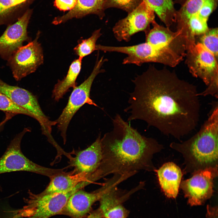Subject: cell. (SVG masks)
<instances>
[{
  "label": "cell",
  "instance_id": "cell-10",
  "mask_svg": "<svg viewBox=\"0 0 218 218\" xmlns=\"http://www.w3.org/2000/svg\"><path fill=\"white\" fill-rule=\"evenodd\" d=\"M124 180L123 176L115 174L94 191L89 193L82 189L77 190L69 198L59 214L66 215L71 218H83L90 212L93 204L99 200L104 193Z\"/></svg>",
  "mask_w": 218,
  "mask_h": 218
},
{
  "label": "cell",
  "instance_id": "cell-24",
  "mask_svg": "<svg viewBox=\"0 0 218 218\" xmlns=\"http://www.w3.org/2000/svg\"><path fill=\"white\" fill-rule=\"evenodd\" d=\"M205 0H187L177 12L176 22H183L192 15L198 14Z\"/></svg>",
  "mask_w": 218,
  "mask_h": 218
},
{
  "label": "cell",
  "instance_id": "cell-25",
  "mask_svg": "<svg viewBox=\"0 0 218 218\" xmlns=\"http://www.w3.org/2000/svg\"><path fill=\"white\" fill-rule=\"evenodd\" d=\"M218 28H209L200 35V42L218 59Z\"/></svg>",
  "mask_w": 218,
  "mask_h": 218
},
{
  "label": "cell",
  "instance_id": "cell-8",
  "mask_svg": "<svg viewBox=\"0 0 218 218\" xmlns=\"http://www.w3.org/2000/svg\"><path fill=\"white\" fill-rule=\"evenodd\" d=\"M40 34L38 31L34 39L19 48L7 61V65L16 81L34 72L43 63V50L38 41Z\"/></svg>",
  "mask_w": 218,
  "mask_h": 218
},
{
  "label": "cell",
  "instance_id": "cell-3",
  "mask_svg": "<svg viewBox=\"0 0 218 218\" xmlns=\"http://www.w3.org/2000/svg\"><path fill=\"white\" fill-rule=\"evenodd\" d=\"M213 104L207 119L195 134L183 142L170 144L183 156L185 173L193 175L202 170H218V102Z\"/></svg>",
  "mask_w": 218,
  "mask_h": 218
},
{
  "label": "cell",
  "instance_id": "cell-2",
  "mask_svg": "<svg viewBox=\"0 0 218 218\" xmlns=\"http://www.w3.org/2000/svg\"><path fill=\"white\" fill-rule=\"evenodd\" d=\"M112 123L113 130L101 138L102 158L94 172L97 180L111 174L155 171L153 156L163 146L155 139L141 135L118 114Z\"/></svg>",
  "mask_w": 218,
  "mask_h": 218
},
{
  "label": "cell",
  "instance_id": "cell-30",
  "mask_svg": "<svg viewBox=\"0 0 218 218\" xmlns=\"http://www.w3.org/2000/svg\"><path fill=\"white\" fill-rule=\"evenodd\" d=\"M83 218H103L102 214L99 208L91 212Z\"/></svg>",
  "mask_w": 218,
  "mask_h": 218
},
{
  "label": "cell",
  "instance_id": "cell-19",
  "mask_svg": "<svg viewBox=\"0 0 218 218\" xmlns=\"http://www.w3.org/2000/svg\"><path fill=\"white\" fill-rule=\"evenodd\" d=\"M91 176L85 173L69 174L64 172L56 174L50 178L48 185L41 193L47 194L65 192L82 182L89 179L92 180Z\"/></svg>",
  "mask_w": 218,
  "mask_h": 218
},
{
  "label": "cell",
  "instance_id": "cell-16",
  "mask_svg": "<svg viewBox=\"0 0 218 218\" xmlns=\"http://www.w3.org/2000/svg\"><path fill=\"white\" fill-rule=\"evenodd\" d=\"M151 24L153 28L144 32L145 42L152 45H187V38L181 29L177 28L176 31H173L169 28L159 25L155 20Z\"/></svg>",
  "mask_w": 218,
  "mask_h": 218
},
{
  "label": "cell",
  "instance_id": "cell-31",
  "mask_svg": "<svg viewBox=\"0 0 218 218\" xmlns=\"http://www.w3.org/2000/svg\"><path fill=\"white\" fill-rule=\"evenodd\" d=\"M1 127V125H0V128Z\"/></svg>",
  "mask_w": 218,
  "mask_h": 218
},
{
  "label": "cell",
  "instance_id": "cell-20",
  "mask_svg": "<svg viewBox=\"0 0 218 218\" xmlns=\"http://www.w3.org/2000/svg\"><path fill=\"white\" fill-rule=\"evenodd\" d=\"M34 0H0V26L15 22L29 8Z\"/></svg>",
  "mask_w": 218,
  "mask_h": 218
},
{
  "label": "cell",
  "instance_id": "cell-7",
  "mask_svg": "<svg viewBox=\"0 0 218 218\" xmlns=\"http://www.w3.org/2000/svg\"><path fill=\"white\" fill-rule=\"evenodd\" d=\"M186 62L191 74L207 86L218 85V59L200 42L187 47Z\"/></svg>",
  "mask_w": 218,
  "mask_h": 218
},
{
  "label": "cell",
  "instance_id": "cell-15",
  "mask_svg": "<svg viewBox=\"0 0 218 218\" xmlns=\"http://www.w3.org/2000/svg\"><path fill=\"white\" fill-rule=\"evenodd\" d=\"M101 137L87 148L79 151L73 159V173H85L91 175L99 166L102 158Z\"/></svg>",
  "mask_w": 218,
  "mask_h": 218
},
{
  "label": "cell",
  "instance_id": "cell-22",
  "mask_svg": "<svg viewBox=\"0 0 218 218\" xmlns=\"http://www.w3.org/2000/svg\"><path fill=\"white\" fill-rule=\"evenodd\" d=\"M155 12L160 19L169 28L176 22L177 12L172 0H142Z\"/></svg>",
  "mask_w": 218,
  "mask_h": 218
},
{
  "label": "cell",
  "instance_id": "cell-26",
  "mask_svg": "<svg viewBox=\"0 0 218 218\" xmlns=\"http://www.w3.org/2000/svg\"><path fill=\"white\" fill-rule=\"evenodd\" d=\"M142 2V0H105L104 10L115 8L123 10L129 13L132 11Z\"/></svg>",
  "mask_w": 218,
  "mask_h": 218
},
{
  "label": "cell",
  "instance_id": "cell-28",
  "mask_svg": "<svg viewBox=\"0 0 218 218\" xmlns=\"http://www.w3.org/2000/svg\"><path fill=\"white\" fill-rule=\"evenodd\" d=\"M217 0H205L197 14L200 18L207 21L208 18L216 8Z\"/></svg>",
  "mask_w": 218,
  "mask_h": 218
},
{
  "label": "cell",
  "instance_id": "cell-17",
  "mask_svg": "<svg viewBox=\"0 0 218 218\" xmlns=\"http://www.w3.org/2000/svg\"><path fill=\"white\" fill-rule=\"evenodd\" d=\"M156 171L159 184L165 196L169 198H176L183 175L180 167L172 162H168Z\"/></svg>",
  "mask_w": 218,
  "mask_h": 218
},
{
  "label": "cell",
  "instance_id": "cell-23",
  "mask_svg": "<svg viewBox=\"0 0 218 218\" xmlns=\"http://www.w3.org/2000/svg\"><path fill=\"white\" fill-rule=\"evenodd\" d=\"M101 29L96 30L88 38L80 39L78 44L74 48V53L78 58L82 59L96 50V42L102 34Z\"/></svg>",
  "mask_w": 218,
  "mask_h": 218
},
{
  "label": "cell",
  "instance_id": "cell-1",
  "mask_svg": "<svg viewBox=\"0 0 218 218\" xmlns=\"http://www.w3.org/2000/svg\"><path fill=\"white\" fill-rule=\"evenodd\" d=\"M128 122L140 120L148 127L178 140L191 133L199 121L200 104L196 86L182 79L174 71L150 65L132 80Z\"/></svg>",
  "mask_w": 218,
  "mask_h": 218
},
{
  "label": "cell",
  "instance_id": "cell-11",
  "mask_svg": "<svg viewBox=\"0 0 218 218\" xmlns=\"http://www.w3.org/2000/svg\"><path fill=\"white\" fill-rule=\"evenodd\" d=\"M154 12L143 1L125 18L119 20L113 28L112 31L118 41H129L133 35L150 28L155 20Z\"/></svg>",
  "mask_w": 218,
  "mask_h": 218
},
{
  "label": "cell",
  "instance_id": "cell-12",
  "mask_svg": "<svg viewBox=\"0 0 218 218\" xmlns=\"http://www.w3.org/2000/svg\"><path fill=\"white\" fill-rule=\"evenodd\" d=\"M192 175L182 181L180 186L190 205H201L213 195V180L218 176V170H202Z\"/></svg>",
  "mask_w": 218,
  "mask_h": 218
},
{
  "label": "cell",
  "instance_id": "cell-13",
  "mask_svg": "<svg viewBox=\"0 0 218 218\" xmlns=\"http://www.w3.org/2000/svg\"><path fill=\"white\" fill-rule=\"evenodd\" d=\"M33 13L28 9L13 24L7 26L0 36V57L7 61L23 43L32 41L28 34L27 29Z\"/></svg>",
  "mask_w": 218,
  "mask_h": 218
},
{
  "label": "cell",
  "instance_id": "cell-6",
  "mask_svg": "<svg viewBox=\"0 0 218 218\" xmlns=\"http://www.w3.org/2000/svg\"><path fill=\"white\" fill-rule=\"evenodd\" d=\"M30 131L25 128L11 141L6 151L0 158V174L6 173L25 171L47 176L63 172L62 169H54L41 166L32 162L23 154L21 148L22 139Z\"/></svg>",
  "mask_w": 218,
  "mask_h": 218
},
{
  "label": "cell",
  "instance_id": "cell-27",
  "mask_svg": "<svg viewBox=\"0 0 218 218\" xmlns=\"http://www.w3.org/2000/svg\"><path fill=\"white\" fill-rule=\"evenodd\" d=\"M0 110L15 114H23L33 118L28 111L18 106L8 97L0 92Z\"/></svg>",
  "mask_w": 218,
  "mask_h": 218
},
{
  "label": "cell",
  "instance_id": "cell-9",
  "mask_svg": "<svg viewBox=\"0 0 218 218\" xmlns=\"http://www.w3.org/2000/svg\"><path fill=\"white\" fill-rule=\"evenodd\" d=\"M0 92L8 97L12 101L25 109L40 124L42 133L48 140H51L52 127L57 124L56 121L50 120L43 112L37 97L23 88L10 85L4 82L0 77Z\"/></svg>",
  "mask_w": 218,
  "mask_h": 218
},
{
  "label": "cell",
  "instance_id": "cell-14",
  "mask_svg": "<svg viewBox=\"0 0 218 218\" xmlns=\"http://www.w3.org/2000/svg\"><path fill=\"white\" fill-rule=\"evenodd\" d=\"M144 183H140L130 191L125 193L114 186L107 191L102 196L100 201V210L103 218H127L129 211L122 203L131 194L140 189Z\"/></svg>",
  "mask_w": 218,
  "mask_h": 218
},
{
  "label": "cell",
  "instance_id": "cell-4",
  "mask_svg": "<svg viewBox=\"0 0 218 218\" xmlns=\"http://www.w3.org/2000/svg\"><path fill=\"white\" fill-rule=\"evenodd\" d=\"M89 184L88 181H84L65 192L47 194H36L28 190V197L24 199L26 205L12 211L14 217L49 218L59 214L71 195Z\"/></svg>",
  "mask_w": 218,
  "mask_h": 218
},
{
  "label": "cell",
  "instance_id": "cell-32",
  "mask_svg": "<svg viewBox=\"0 0 218 218\" xmlns=\"http://www.w3.org/2000/svg\"></svg>",
  "mask_w": 218,
  "mask_h": 218
},
{
  "label": "cell",
  "instance_id": "cell-5",
  "mask_svg": "<svg viewBox=\"0 0 218 218\" xmlns=\"http://www.w3.org/2000/svg\"><path fill=\"white\" fill-rule=\"evenodd\" d=\"M106 61L107 59L104 58L103 57L99 59L97 58L91 74L80 85L73 89L66 106L58 118L55 121L64 143L66 142V132L69 124L79 108L85 104L98 106L90 98V91L96 77L99 73L104 71V70L101 69V67Z\"/></svg>",
  "mask_w": 218,
  "mask_h": 218
},
{
  "label": "cell",
  "instance_id": "cell-18",
  "mask_svg": "<svg viewBox=\"0 0 218 218\" xmlns=\"http://www.w3.org/2000/svg\"><path fill=\"white\" fill-rule=\"evenodd\" d=\"M105 0H77L74 7L65 14L55 17L54 25L64 23L72 18H80L90 14L97 15L101 19L104 17V4Z\"/></svg>",
  "mask_w": 218,
  "mask_h": 218
},
{
  "label": "cell",
  "instance_id": "cell-29",
  "mask_svg": "<svg viewBox=\"0 0 218 218\" xmlns=\"http://www.w3.org/2000/svg\"><path fill=\"white\" fill-rule=\"evenodd\" d=\"M76 2L77 0H55L54 4L60 10L69 11L74 7Z\"/></svg>",
  "mask_w": 218,
  "mask_h": 218
},
{
  "label": "cell",
  "instance_id": "cell-21",
  "mask_svg": "<svg viewBox=\"0 0 218 218\" xmlns=\"http://www.w3.org/2000/svg\"><path fill=\"white\" fill-rule=\"evenodd\" d=\"M82 59L78 58L74 60L70 65L65 77L58 80L52 92V97L56 101L63 97L69 89L76 86V80L81 69Z\"/></svg>",
  "mask_w": 218,
  "mask_h": 218
}]
</instances>
